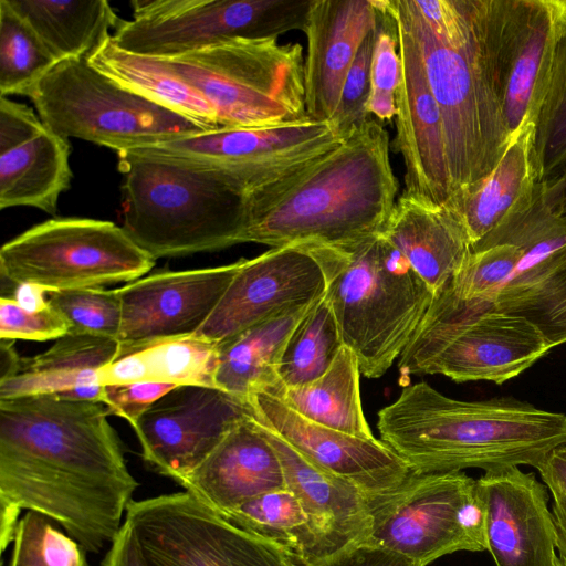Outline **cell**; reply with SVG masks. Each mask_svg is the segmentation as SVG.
I'll use <instances>...</instances> for the list:
<instances>
[{
  "instance_id": "6da1fadb",
  "label": "cell",
  "mask_w": 566,
  "mask_h": 566,
  "mask_svg": "<svg viewBox=\"0 0 566 566\" xmlns=\"http://www.w3.org/2000/svg\"><path fill=\"white\" fill-rule=\"evenodd\" d=\"M101 402L54 395L0 399L1 549L22 510L98 553L122 527L138 482Z\"/></svg>"
},
{
  "instance_id": "7a4b0ae2",
  "label": "cell",
  "mask_w": 566,
  "mask_h": 566,
  "mask_svg": "<svg viewBox=\"0 0 566 566\" xmlns=\"http://www.w3.org/2000/svg\"><path fill=\"white\" fill-rule=\"evenodd\" d=\"M397 191L388 133L369 119L334 150L251 191L241 243L337 245L374 235Z\"/></svg>"
},
{
  "instance_id": "3957f363",
  "label": "cell",
  "mask_w": 566,
  "mask_h": 566,
  "mask_svg": "<svg viewBox=\"0 0 566 566\" xmlns=\"http://www.w3.org/2000/svg\"><path fill=\"white\" fill-rule=\"evenodd\" d=\"M380 440L418 473L536 468L566 444V415L512 397L464 401L426 381L378 412Z\"/></svg>"
},
{
  "instance_id": "277c9868",
  "label": "cell",
  "mask_w": 566,
  "mask_h": 566,
  "mask_svg": "<svg viewBox=\"0 0 566 566\" xmlns=\"http://www.w3.org/2000/svg\"><path fill=\"white\" fill-rule=\"evenodd\" d=\"M415 36L441 112L451 195L486 177L511 140L480 51L473 0H386Z\"/></svg>"
},
{
  "instance_id": "5b68a950",
  "label": "cell",
  "mask_w": 566,
  "mask_h": 566,
  "mask_svg": "<svg viewBox=\"0 0 566 566\" xmlns=\"http://www.w3.org/2000/svg\"><path fill=\"white\" fill-rule=\"evenodd\" d=\"M118 158L122 228L153 259L241 243L249 191L234 171L148 148Z\"/></svg>"
},
{
  "instance_id": "8992f818",
  "label": "cell",
  "mask_w": 566,
  "mask_h": 566,
  "mask_svg": "<svg viewBox=\"0 0 566 566\" xmlns=\"http://www.w3.org/2000/svg\"><path fill=\"white\" fill-rule=\"evenodd\" d=\"M447 287L476 307L526 319L552 348L566 343V221L532 201L471 248Z\"/></svg>"
},
{
  "instance_id": "52a82bcc",
  "label": "cell",
  "mask_w": 566,
  "mask_h": 566,
  "mask_svg": "<svg viewBox=\"0 0 566 566\" xmlns=\"http://www.w3.org/2000/svg\"><path fill=\"white\" fill-rule=\"evenodd\" d=\"M305 244L325 273V296L343 344L365 377H381L408 346L434 294L381 233L337 245Z\"/></svg>"
},
{
  "instance_id": "ba28073f",
  "label": "cell",
  "mask_w": 566,
  "mask_h": 566,
  "mask_svg": "<svg viewBox=\"0 0 566 566\" xmlns=\"http://www.w3.org/2000/svg\"><path fill=\"white\" fill-rule=\"evenodd\" d=\"M161 60L205 97L219 128L311 119L305 107V59L300 43H280L276 36L234 39Z\"/></svg>"
},
{
  "instance_id": "9c48e42d",
  "label": "cell",
  "mask_w": 566,
  "mask_h": 566,
  "mask_svg": "<svg viewBox=\"0 0 566 566\" xmlns=\"http://www.w3.org/2000/svg\"><path fill=\"white\" fill-rule=\"evenodd\" d=\"M552 349L524 318L483 311L447 286L434 296L399 357L400 374H440L455 382L501 385Z\"/></svg>"
},
{
  "instance_id": "30bf717a",
  "label": "cell",
  "mask_w": 566,
  "mask_h": 566,
  "mask_svg": "<svg viewBox=\"0 0 566 566\" xmlns=\"http://www.w3.org/2000/svg\"><path fill=\"white\" fill-rule=\"evenodd\" d=\"M30 99L53 133L105 146L118 154L209 132L195 120L123 87L87 59L60 61Z\"/></svg>"
},
{
  "instance_id": "8fae6325",
  "label": "cell",
  "mask_w": 566,
  "mask_h": 566,
  "mask_svg": "<svg viewBox=\"0 0 566 566\" xmlns=\"http://www.w3.org/2000/svg\"><path fill=\"white\" fill-rule=\"evenodd\" d=\"M473 1L483 66L512 142L535 126L566 33V0Z\"/></svg>"
},
{
  "instance_id": "7c38bea8",
  "label": "cell",
  "mask_w": 566,
  "mask_h": 566,
  "mask_svg": "<svg viewBox=\"0 0 566 566\" xmlns=\"http://www.w3.org/2000/svg\"><path fill=\"white\" fill-rule=\"evenodd\" d=\"M156 260L114 222L87 218L50 219L22 232L0 250L1 285L34 284L46 292L101 287L135 281Z\"/></svg>"
},
{
  "instance_id": "4fadbf2b",
  "label": "cell",
  "mask_w": 566,
  "mask_h": 566,
  "mask_svg": "<svg viewBox=\"0 0 566 566\" xmlns=\"http://www.w3.org/2000/svg\"><path fill=\"white\" fill-rule=\"evenodd\" d=\"M367 504L366 542L418 566L459 551H485L476 480L462 471H411L392 490L367 495Z\"/></svg>"
},
{
  "instance_id": "5bb4252c",
  "label": "cell",
  "mask_w": 566,
  "mask_h": 566,
  "mask_svg": "<svg viewBox=\"0 0 566 566\" xmlns=\"http://www.w3.org/2000/svg\"><path fill=\"white\" fill-rule=\"evenodd\" d=\"M310 0H134L133 19L112 34L120 49L169 59L234 39L302 30Z\"/></svg>"
},
{
  "instance_id": "9a60e30c",
  "label": "cell",
  "mask_w": 566,
  "mask_h": 566,
  "mask_svg": "<svg viewBox=\"0 0 566 566\" xmlns=\"http://www.w3.org/2000/svg\"><path fill=\"white\" fill-rule=\"evenodd\" d=\"M124 523L148 566H285V552L188 491L132 501Z\"/></svg>"
},
{
  "instance_id": "2e32d148",
  "label": "cell",
  "mask_w": 566,
  "mask_h": 566,
  "mask_svg": "<svg viewBox=\"0 0 566 566\" xmlns=\"http://www.w3.org/2000/svg\"><path fill=\"white\" fill-rule=\"evenodd\" d=\"M344 140L332 122L306 119L218 128L148 149L222 165L241 178L250 193L321 158Z\"/></svg>"
},
{
  "instance_id": "e0dca14e",
  "label": "cell",
  "mask_w": 566,
  "mask_h": 566,
  "mask_svg": "<svg viewBox=\"0 0 566 566\" xmlns=\"http://www.w3.org/2000/svg\"><path fill=\"white\" fill-rule=\"evenodd\" d=\"M253 415L242 398L213 387L178 386L133 426L143 458L181 484L241 419Z\"/></svg>"
},
{
  "instance_id": "ac0fdd59",
  "label": "cell",
  "mask_w": 566,
  "mask_h": 566,
  "mask_svg": "<svg viewBox=\"0 0 566 566\" xmlns=\"http://www.w3.org/2000/svg\"><path fill=\"white\" fill-rule=\"evenodd\" d=\"M326 292L322 265L307 244L271 248L244 259L217 306L193 334L217 345Z\"/></svg>"
},
{
  "instance_id": "d6986e66",
  "label": "cell",
  "mask_w": 566,
  "mask_h": 566,
  "mask_svg": "<svg viewBox=\"0 0 566 566\" xmlns=\"http://www.w3.org/2000/svg\"><path fill=\"white\" fill-rule=\"evenodd\" d=\"M244 259L206 269L164 271L117 289L122 345L195 334L208 319Z\"/></svg>"
},
{
  "instance_id": "ffe728a7",
  "label": "cell",
  "mask_w": 566,
  "mask_h": 566,
  "mask_svg": "<svg viewBox=\"0 0 566 566\" xmlns=\"http://www.w3.org/2000/svg\"><path fill=\"white\" fill-rule=\"evenodd\" d=\"M248 402L256 420L306 460L350 482L366 495L392 490L411 472L381 440L359 438L312 422L266 392L252 395Z\"/></svg>"
},
{
  "instance_id": "44dd1931",
  "label": "cell",
  "mask_w": 566,
  "mask_h": 566,
  "mask_svg": "<svg viewBox=\"0 0 566 566\" xmlns=\"http://www.w3.org/2000/svg\"><path fill=\"white\" fill-rule=\"evenodd\" d=\"M485 551L495 566H553L556 530L548 493L534 473L509 467L476 480Z\"/></svg>"
},
{
  "instance_id": "7402d4cb",
  "label": "cell",
  "mask_w": 566,
  "mask_h": 566,
  "mask_svg": "<svg viewBox=\"0 0 566 566\" xmlns=\"http://www.w3.org/2000/svg\"><path fill=\"white\" fill-rule=\"evenodd\" d=\"M389 12L397 23L401 62L395 145L406 167L403 193L444 205L451 197V184L441 112L429 87L415 36L400 18Z\"/></svg>"
},
{
  "instance_id": "603a6c76",
  "label": "cell",
  "mask_w": 566,
  "mask_h": 566,
  "mask_svg": "<svg viewBox=\"0 0 566 566\" xmlns=\"http://www.w3.org/2000/svg\"><path fill=\"white\" fill-rule=\"evenodd\" d=\"M69 139L29 106L0 96V209L33 207L55 214L71 187Z\"/></svg>"
},
{
  "instance_id": "cb8c5ba5",
  "label": "cell",
  "mask_w": 566,
  "mask_h": 566,
  "mask_svg": "<svg viewBox=\"0 0 566 566\" xmlns=\"http://www.w3.org/2000/svg\"><path fill=\"white\" fill-rule=\"evenodd\" d=\"M377 18L375 0H310L303 32L305 107L311 119L333 118L349 67Z\"/></svg>"
},
{
  "instance_id": "d4e9b609",
  "label": "cell",
  "mask_w": 566,
  "mask_h": 566,
  "mask_svg": "<svg viewBox=\"0 0 566 566\" xmlns=\"http://www.w3.org/2000/svg\"><path fill=\"white\" fill-rule=\"evenodd\" d=\"M181 485L218 513L286 488L281 461L254 415L238 421Z\"/></svg>"
},
{
  "instance_id": "484cf974",
  "label": "cell",
  "mask_w": 566,
  "mask_h": 566,
  "mask_svg": "<svg viewBox=\"0 0 566 566\" xmlns=\"http://www.w3.org/2000/svg\"><path fill=\"white\" fill-rule=\"evenodd\" d=\"M259 423L281 461L286 488L300 500L331 556L366 542L371 524L367 495L350 482L314 465L273 430Z\"/></svg>"
},
{
  "instance_id": "4316f807",
  "label": "cell",
  "mask_w": 566,
  "mask_h": 566,
  "mask_svg": "<svg viewBox=\"0 0 566 566\" xmlns=\"http://www.w3.org/2000/svg\"><path fill=\"white\" fill-rule=\"evenodd\" d=\"M407 259L434 296L471 254L468 234L446 205L402 193L380 232Z\"/></svg>"
},
{
  "instance_id": "83f0119b",
  "label": "cell",
  "mask_w": 566,
  "mask_h": 566,
  "mask_svg": "<svg viewBox=\"0 0 566 566\" xmlns=\"http://www.w3.org/2000/svg\"><path fill=\"white\" fill-rule=\"evenodd\" d=\"M533 125L510 143L497 166L483 179L451 195L444 203L464 228L471 248L533 199Z\"/></svg>"
},
{
  "instance_id": "f1b7e54d",
  "label": "cell",
  "mask_w": 566,
  "mask_h": 566,
  "mask_svg": "<svg viewBox=\"0 0 566 566\" xmlns=\"http://www.w3.org/2000/svg\"><path fill=\"white\" fill-rule=\"evenodd\" d=\"M313 304L273 316L219 344L216 387L244 400L259 392L280 397L279 367L285 346Z\"/></svg>"
},
{
  "instance_id": "f546056e",
  "label": "cell",
  "mask_w": 566,
  "mask_h": 566,
  "mask_svg": "<svg viewBox=\"0 0 566 566\" xmlns=\"http://www.w3.org/2000/svg\"><path fill=\"white\" fill-rule=\"evenodd\" d=\"M218 345L196 335L122 345L118 356L98 370L101 385L161 382L216 387Z\"/></svg>"
},
{
  "instance_id": "4dcf8cb0",
  "label": "cell",
  "mask_w": 566,
  "mask_h": 566,
  "mask_svg": "<svg viewBox=\"0 0 566 566\" xmlns=\"http://www.w3.org/2000/svg\"><path fill=\"white\" fill-rule=\"evenodd\" d=\"M119 352L117 339L67 333L44 353L22 358L19 373L0 382V399L60 395L101 385L98 370L111 364Z\"/></svg>"
},
{
  "instance_id": "1f68e13d",
  "label": "cell",
  "mask_w": 566,
  "mask_h": 566,
  "mask_svg": "<svg viewBox=\"0 0 566 566\" xmlns=\"http://www.w3.org/2000/svg\"><path fill=\"white\" fill-rule=\"evenodd\" d=\"M60 62L90 59L122 19L106 0H8Z\"/></svg>"
},
{
  "instance_id": "d6a6232c",
  "label": "cell",
  "mask_w": 566,
  "mask_h": 566,
  "mask_svg": "<svg viewBox=\"0 0 566 566\" xmlns=\"http://www.w3.org/2000/svg\"><path fill=\"white\" fill-rule=\"evenodd\" d=\"M88 62L123 87L195 120L207 130L219 128L214 111L205 97L164 60L125 51L111 36Z\"/></svg>"
},
{
  "instance_id": "836d02e7",
  "label": "cell",
  "mask_w": 566,
  "mask_h": 566,
  "mask_svg": "<svg viewBox=\"0 0 566 566\" xmlns=\"http://www.w3.org/2000/svg\"><path fill=\"white\" fill-rule=\"evenodd\" d=\"M360 374L357 356L343 345L322 376L308 384L285 388L279 398L312 422L373 439L361 407Z\"/></svg>"
},
{
  "instance_id": "e575fe53",
  "label": "cell",
  "mask_w": 566,
  "mask_h": 566,
  "mask_svg": "<svg viewBox=\"0 0 566 566\" xmlns=\"http://www.w3.org/2000/svg\"><path fill=\"white\" fill-rule=\"evenodd\" d=\"M220 514L240 530L313 566L331 556L300 500L287 488L255 496Z\"/></svg>"
},
{
  "instance_id": "d590c367",
  "label": "cell",
  "mask_w": 566,
  "mask_h": 566,
  "mask_svg": "<svg viewBox=\"0 0 566 566\" xmlns=\"http://www.w3.org/2000/svg\"><path fill=\"white\" fill-rule=\"evenodd\" d=\"M343 345L336 317L324 294L314 302L285 346L279 367L282 389L322 376Z\"/></svg>"
},
{
  "instance_id": "8d00e7d4",
  "label": "cell",
  "mask_w": 566,
  "mask_h": 566,
  "mask_svg": "<svg viewBox=\"0 0 566 566\" xmlns=\"http://www.w3.org/2000/svg\"><path fill=\"white\" fill-rule=\"evenodd\" d=\"M59 63L34 30L0 0V96L32 97Z\"/></svg>"
},
{
  "instance_id": "74e56055",
  "label": "cell",
  "mask_w": 566,
  "mask_h": 566,
  "mask_svg": "<svg viewBox=\"0 0 566 566\" xmlns=\"http://www.w3.org/2000/svg\"><path fill=\"white\" fill-rule=\"evenodd\" d=\"M532 165L536 182L554 178L566 166V33L557 46L548 90L535 123Z\"/></svg>"
},
{
  "instance_id": "f35d334b",
  "label": "cell",
  "mask_w": 566,
  "mask_h": 566,
  "mask_svg": "<svg viewBox=\"0 0 566 566\" xmlns=\"http://www.w3.org/2000/svg\"><path fill=\"white\" fill-rule=\"evenodd\" d=\"M8 566H87L85 549L51 518L28 511L19 521Z\"/></svg>"
},
{
  "instance_id": "ab89813d",
  "label": "cell",
  "mask_w": 566,
  "mask_h": 566,
  "mask_svg": "<svg viewBox=\"0 0 566 566\" xmlns=\"http://www.w3.org/2000/svg\"><path fill=\"white\" fill-rule=\"evenodd\" d=\"M49 304L67 322L73 334H86L119 340L122 301L117 289L86 287L51 291Z\"/></svg>"
},
{
  "instance_id": "60d3db41",
  "label": "cell",
  "mask_w": 566,
  "mask_h": 566,
  "mask_svg": "<svg viewBox=\"0 0 566 566\" xmlns=\"http://www.w3.org/2000/svg\"><path fill=\"white\" fill-rule=\"evenodd\" d=\"M377 25L364 39L343 84L336 112L331 119L346 138L370 118L367 103L370 94V69Z\"/></svg>"
},
{
  "instance_id": "b9f144b4",
  "label": "cell",
  "mask_w": 566,
  "mask_h": 566,
  "mask_svg": "<svg viewBox=\"0 0 566 566\" xmlns=\"http://www.w3.org/2000/svg\"><path fill=\"white\" fill-rule=\"evenodd\" d=\"M69 332L65 318L50 304L40 311H29L13 298L1 296L0 339L56 340Z\"/></svg>"
},
{
  "instance_id": "7bdbcfd3",
  "label": "cell",
  "mask_w": 566,
  "mask_h": 566,
  "mask_svg": "<svg viewBox=\"0 0 566 566\" xmlns=\"http://www.w3.org/2000/svg\"><path fill=\"white\" fill-rule=\"evenodd\" d=\"M378 11L370 69V93L396 95L401 74L397 23L386 0H375Z\"/></svg>"
},
{
  "instance_id": "ee69618b",
  "label": "cell",
  "mask_w": 566,
  "mask_h": 566,
  "mask_svg": "<svg viewBox=\"0 0 566 566\" xmlns=\"http://www.w3.org/2000/svg\"><path fill=\"white\" fill-rule=\"evenodd\" d=\"M103 386V405L106 407L107 413L124 418L132 427L155 401L178 387L148 381Z\"/></svg>"
},
{
  "instance_id": "f6af8a7d",
  "label": "cell",
  "mask_w": 566,
  "mask_h": 566,
  "mask_svg": "<svg viewBox=\"0 0 566 566\" xmlns=\"http://www.w3.org/2000/svg\"><path fill=\"white\" fill-rule=\"evenodd\" d=\"M314 566H418L387 548L363 542L352 545Z\"/></svg>"
},
{
  "instance_id": "bcb514c9",
  "label": "cell",
  "mask_w": 566,
  "mask_h": 566,
  "mask_svg": "<svg viewBox=\"0 0 566 566\" xmlns=\"http://www.w3.org/2000/svg\"><path fill=\"white\" fill-rule=\"evenodd\" d=\"M102 566H148L129 527L123 523Z\"/></svg>"
},
{
  "instance_id": "7dc6e473",
  "label": "cell",
  "mask_w": 566,
  "mask_h": 566,
  "mask_svg": "<svg viewBox=\"0 0 566 566\" xmlns=\"http://www.w3.org/2000/svg\"><path fill=\"white\" fill-rule=\"evenodd\" d=\"M535 469L551 494L566 495V444L551 451Z\"/></svg>"
},
{
  "instance_id": "c3c4849f",
  "label": "cell",
  "mask_w": 566,
  "mask_h": 566,
  "mask_svg": "<svg viewBox=\"0 0 566 566\" xmlns=\"http://www.w3.org/2000/svg\"><path fill=\"white\" fill-rule=\"evenodd\" d=\"M542 184L547 206L556 216L566 221V166L554 178Z\"/></svg>"
},
{
  "instance_id": "681fc988",
  "label": "cell",
  "mask_w": 566,
  "mask_h": 566,
  "mask_svg": "<svg viewBox=\"0 0 566 566\" xmlns=\"http://www.w3.org/2000/svg\"><path fill=\"white\" fill-rule=\"evenodd\" d=\"M48 292L34 284H19L12 287L11 294L15 302L29 311H40L49 305Z\"/></svg>"
},
{
  "instance_id": "f907efd6",
  "label": "cell",
  "mask_w": 566,
  "mask_h": 566,
  "mask_svg": "<svg viewBox=\"0 0 566 566\" xmlns=\"http://www.w3.org/2000/svg\"><path fill=\"white\" fill-rule=\"evenodd\" d=\"M552 513L556 530V547L559 559L566 565V495L552 494Z\"/></svg>"
},
{
  "instance_id": "816d5d0a",
  "label": "cell",
  "mask_w": 566,
  "mask_h": 566,
  "mask_svg": "<svg viewBox=\"0 0 566 566\" xmlns=\"http://www.w3.org/2000/svg\"><path fill=\"white\" fill-rule=\"evenodd\" d=\"M21 359L13 340L0 339V382L13 378L19 373Z\"/></svg>"
},
{
  "instance_id": "f5cc1de1",
  "label": "cell",
  "mask_w": 566,
  "mask_h": 566,
  "mask_svg": "<svg viewBox=\"0 0 566 566\" xmlns=\"http://www.w3.org/2000/svg\"><path fill=\"white\" fill-rule=\"evenodd\" d=\"M284 560H285V566H313V565L306 563L301 557L293 555V554H289V553H285Z\"/></svg>"
},
{
  "instance_id": "db71d44e",
  "label": "cell",
  "mask_w": 566,
  "mask_h": 566,
  "mask_svg": "<svg viewBox=\"0 0 566 566\" xmlns=\"http://www.w3.org/2000/svg\"><path fill=\"white\" fill-rule=\"evenodd\" d=\"M553 566H566L558 556H556L553 560Z\"/></svg>"
}]
</instances>
